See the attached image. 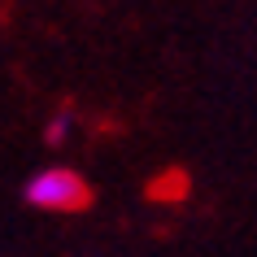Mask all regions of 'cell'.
<instances>
[{"instance_id":"obj_1","label":"cell","mask_w":257,"mask_h":257,"mask_svg":"<svg viewBox=\"0 0 257 257\" xmlns=\"http://www.w3.org/2000/svg\"><path fill=\"white\" fill-rule=\"evenodd\" d=\"M27 201L35 209H53V214H79L92 205V188L79 170H66V166H48L27 183Z\"/></svg>"},{"instance_id":"obj_2","label":"cell","mask_w":257,"mask_h":257,"mask_svg":"<svg viewBox=\"0 0 257 257\" xmlns=\"http://www.w3.org/2000/svg\"><path fill=\"white\" fill-rule=\"evenodd\" d=\"M149 196H153V201H183V196H188V175H183V170L157 175L149 183Z\"/></svg>"},{"instance_id":"obj_3","label":"cell","mask_w":257,"mask_h":257,"mask_svg":"<svg viewBox=\"0 0 257 257\" xmlns=\"http://www.w3.org/2000/svg\"><path fill=\"white\" fill-rule=\"evenodd\" d=\"M66 131H70V118H66V113H57V118H53V126H48V136H44V140H48V144H61V136H66Z\"/></svg>"}]
</instances>
